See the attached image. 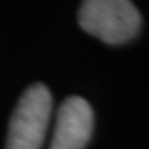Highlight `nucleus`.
<instances>
[{"label":"nucleus","instance_id":"obj_2","mask_svg":"<svg viewBox=\"0 0 149 149\" xmlns=\"http://www.w3.org/2000/svg\"><path fill=\"white\" fill-rule=\"evenodd\" d=\"M52 116V93L35 83L25 90L12 113L7 149H40Z\"/></svg>","mask_w":149,"mask_h":149},{"label":"nucleus","instance_id":"obj_3","mask_svg":"<svg viewBox=\"0 0 149 149\" xmlns=\"http://www.w3.org/2000/svg\"><path fill=\"white\" fill-rule=\"evenodd\" d=\"M93 109L80 96L66 98L56 113L50 149H83L93 131Z\"/></svg>","mask_w":149,"mask_h":149},{"label":"nucleus","instance_id":"obj_1","mask_svg":"<svg viewBox=\"0 0 149 149\" xmlns=\"http://www.w3.org/2000/svg\"><path fill=\"white\" fill-rule=\"evenodd\" d=\"M78 23L104 43H126L141 28V13L131 0H83Z\"/></svg>","mask_w":149,"mask_h":149}]
</instances>
